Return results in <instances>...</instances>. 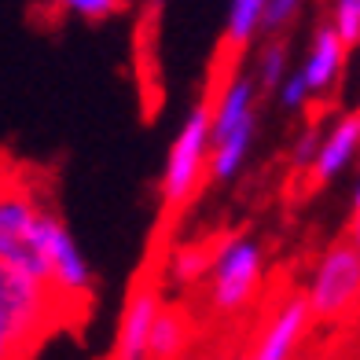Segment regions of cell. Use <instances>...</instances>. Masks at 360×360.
<instances>
[{"label": "cell", "instance_id": "cell-16", "mask_svg": "<svg viewBox=\"0 0 360 360\" xmlns=\"http://www.w3.org/2000/svg\"><path fill=\"white\" fill-rule=\"evenodd\" d=\"M331 26H335L338 41L353 52V48L360 44V0H335Z\"/></svg>", "mask_w": 360, "mask_h": 360}, {"label": "cell", "instance_id": "cell-19", "mask_svg": "<svg viewBox=\"0 0 360 360\" xmlns=\"http://www.w3.org/2000/svg\"><path fill=\"white\" fill-rule=\"evenodd\" d=\"M210 269V254L202 247H191V250H176L173 254V276L180 283H195L199 276H206Z\"/></svg>", "mask_w": 360, "mask_h": 360}, {"label": "cell", "instance_id": "cell-22", "mask_svg": "<svg viewBox=\"0 0 360 360\" xmlns=\"http://www.w3.org/2000/svg\"><path fill=\"white\" fill-rule=\"evenodd\" d=\"M0 360H4V349H0Z\"/></svg>", "mask_w": 360, "mask_h": 360}, {"label": "cell", "instance_id": "cell-6", "mask_svg": "<svg viewBox=\"0 0 360 360\" xmlns=\"http://www.w3.org/2000/svg\"><path fill=\"white\" fill-rule=\"evenodd\" d=\"M265 272V250L250 236H236L224 243V250L214 257V280H210V305L214 313L232 316L243 305L254 302Z\"/></svg>", "mask_w": 360, "mask_h": 360}, {"label": "cell", "instance_id": "cell-17", "mask_svg": "<svg viewBox=\"0 0 360 360\" xmlns=\"http://www.w3.org/2000/svg\"><path fill=\"white\" fill-rule=\"evenodd\" d=\"M59 11L74 15V19H85V22H103L110 15H118L125 0H52Z\"/></svg>", "mask_w": 360, "mask_h": 360}, {"label": "cell", "instance_id": "cell-14", "mask_svg": "<svg viewBox=\"0 0 360 360\" xmlns=\"http://www.w3.org/2000/svg\"><path fill=\"white\" fill-rule=\"evenodd\" d=\"M261 11H265V0H232L224 22V48L243 52L261 30Z\"/></svg>", "mask_w": 360, "mask_h": 360}, {"label": "cell", "instance_id": "cell-3", "mask_svg": "<svg viewBox=\"0 0 360 360\" xmlns=\"http://www.w3.org/2000/svg\"><path fill=\"white\" fill-rule=\"evenodd\" d=\"M360 298V247H356V232L335 239L323 250L320 265L309 280L305 302L313 309V316L323 323H342Z\"/></svg>", "mask_w": 360, "mask_h": 360}, {"label": "cell", "instance_id": "cell-13", "mask_svg": "<svg viewBox=\"0 0 360 360\" xmlns=\"http://www.w3.org/2000/svg\"><path fill=\"white\" fill-rule=\"evenodd\" d=\"M188 346H191V320L180 309L162 302V309L151 320V331H147V356H158V360L184 356Z\"/></svg>", "mask_w": 360, "mask_h": 360}, {"label": "cell", "instance_id": "cell-1", "mask_svg": "<svg viewBox=\"0 0 360 360\" xmlns=\"http://www.w3.org/2000/svg\"><path fill=\"white\" fill-rule=\"evenodd\" d=\"M63 309L44 280L19 265L0 261V349L22 356L59 323Z\"/></svg>", "mask_w": 360, "mask_h": 360}, {"label": "cell", "instance_id": "cell-12", "mask_svg": "<svg viewBox=\"0 0 360 360\" xmlns=\"http://www.w3.org/2000/svg\"><path fill=\"white\" fill-rule=\"evenodd\" d=\"M250 114H257V85L254 77H232L221 92L217 107H210V143L221 140L224 133H232L239 122H247Z\"/></svg>", "mask_w": 360, "mask_h": 360}, {"label": "cell", "instance_id": "cell-20", "mask_svg": "<svg viewBox=\"0 0 360 360\" xmlns=\"http://www.w3.org/2000/svg\"><path fill=\"white\" fill-rule=\"evenodd\" d=\"M280 103L287 107V110H302L305 103H309V89H305V81H302V74H283V81H280Z\"/></svg>", "mask_w": 360, "mask_h": 360}, {"label": "cell", "instance_id": "cell-15", "mask_svg": "<svg viewBox=\"0 0 360 360\" xmlns=\"http://www.w3.org/2000/svg\"><path fill=\"white\" fill-rule=\"evenodd\" d=\"M287 74V41L283 37H272L257 56V70H254V85L257 92H276L280 81Z\"/></svg>", "mask_w": 360, "mask_h": 360}, {"label": "cell", "instance_id": "cell-10", "mask_svg": "<svg viewBox=\"0 0 360 360\" xmlns=\"http://www.w3.org/2000/svg\"><path fill=\"white\" fill-rule=\"evenodd\" d=\"M356 147H360V114H342L331 125V133L320 136L316 155L309 158V166H305L313 188L331 184L335 176H342V169L356 158Z\"/></svg>", "mask_w": 360, "mask_h": 360}, {"label": "cell", "instance_id": "cell-5", "mask_svg": "<svg viewBox=\"0 0 360 360\" xmlns=\"http://www.w3.org/2000/svg\"><path fill=\"white\" fill-rule=\"evenodd\" d=\"M41 199L30 188V180L0 176V261L19 265L44 280L41 254H37V217Z\"/></svg>", "mask_w": 360, "mask_h": 360}, {"label": "cell", "instance_id": "cell-21", "mask_svg": "<svg viewBox=\"0 0 360 360\" xmlns=\"http://www.w3.org/2000/svg\"><path fill=\"white\" fill-rule=\"evenodd\" d=\"M316 143H320V129H316V125H305V129H302V136L294 140V166L305 169V166H309V158L316 155Z\"/></svg>", "mask_w": 360, "mask_h": 360}, {"label": "cell", "instance_id": "cell-11", "mask_svg": "<svg viewBox=\"0 0 360 360\" xmlns=\"http://www.w3.org/2000/svg\"><path fill=\"white\" fill-rule=\"evenodd\" d=\"M254 136H257V114H250V118L239 122L232 133H224L221 140L210 143L206 166H210V176H214L217 184H228V180L243 169V162H247L250 147H254Z\"/></svg>", "mask_w": 360, "mask_h": 360}, {"label": "cell", "instance_id": "cell-8", "mask_svg": "<svg viewBox=\"0 0 360 360\" xmlns=\"http://www.w3.org/2000/svg\"><path fill=\"white\" fill-rule=\"evenodd\" d=\"M313 309H309L305 302V290L298 294H287V302L272 313V320L265 323V331H261V338L254 342V360H287L302 349L305 335L313 331Z\"/></svg>", "mask_w": 360, "mask_h": 360}, {"label": "cell", "instance_id": "cell-9", "mask_svg": "<svg viewBox=\"0 0 360 360\" xmlns=\"http://www.w3.org/2000/svg\"><path fill=\"white\" fill-rule=\"evenodd\" d=\"M346 56H349V48L338 41L335 26L331 22L316 26L313 44H309L305 63H302V70H298L302 81H305V89H309V100H323V96L335 92L342 70H346Z\"/></svg>", "mask_w": 360, "mask_h": 360}, {"label": "cell", "instance_id": "cell-2", "mask_svg": "<svg viewBox=\"0 0 360 360\" xmlns=\"http://www.w3.org/2000/svg\"><path fill=\"white\" fill-rule=\"evenodd\" d=\"M37 254L44 269V283L56 294L59 309H89L96 298V280L85 254H81L77 239L70 236L63 214H56L52 206H41L37 217Z\"/></svg>", "mask_w": 360, "mask_h": 360}, {"label": "cell", "instance_id": "cell-4", "mask_svg": "<svg viewBox=\"0 0 360 360\" xmlns=\"http://www.w3.org/2000/svg\"><path fill=\"white\" fill-rule=\"evenodd\" d=\"M206 151H210V103H195L188 122L180 125V133L169 147L166 173H162V210L180 214L202 184L206 173Z\"/></svg>", "mask_w": 360, "mask_h": 360}, {"label": "cell", "instance_id": "cell-18", "mask_svg": "<svg viewBox=\"0 0 360 360\" xmlns=\"http://www.w3.org/2000/svg\"><path fill=\"white\" fill-rule=\"evenodd\" d=\"M305 0H265V11H261V30L265 34H283V30L298 19Z\"/></svg>", "mask_w": 360, "mask_h": 360}, {"label": "cell", "instance_id": "cell-7", "mask_svg": "<svg viewBox=\"0 0 360 360\" xmlns=\"http://www.w3.org/2000/svg\"><path fill=\"white\" fill-rule=\"evenodd\" d=\"M158 309H162V287H158V269L151 265V272L143 269V276L129 290L122 327H118V338H114V356L122 360L147 356V331H151V320Z\"/></svg>", "mask_w": 360, "mask_h": 360}]
</instances>
